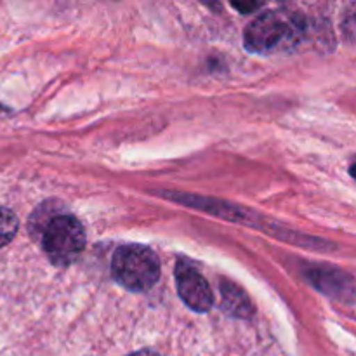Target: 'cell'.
I'll use <instances>...</instances> for the list:
<instances>
[{"label": "cell", "instance_id": "cell-2", "mask_svg": "<svg viewBox=\"0 0 356 356\" xmlns=\"http://www.w3.org/2000/svg\"><path fill=\"white\" fill-rule=\"evenodd\" d=\"M113 278L132 292L149 291L160 278V261L149 247L129 243L118 247L111 261Z\"/></svg>", "mask_w": 356, "mask_h": 356}, {"label": "cell", "instance_id": "cell-3", "mask_svg": "<svg viewBox=\"0 0 356 356\" xmlns=\"http://www.w3.org/2000/svg\"><path fill=\"white\" fill-rule=\"evenodd\" d=\"M42 249L56 266H70L86 249V229L72 214H56L42 226Z\"/></svg>", "mask_w": 356, "mask_h": 356}, {"label": "cell", "instance_id": "cell-6", "mask_svg": "<svg viewBox=\"0 0 356 356\" xmlns=\"http://www.w3.org/2000/svg\"><path fill=\"white\" fill-rule=\"evenodd\" d=\"M17 226H19V222H17L16 214L9 209L0 207V247L7 245L14 238Z\"/></svg>", "mask_w": 356, "mask_h": 356}, {"label": "cell", "instance_id": "cell-5", "mask_svg": "<svg viewBox=\"0 0 356 356\" xmlns=\"http://www.w3.org/2000/svg\"><path fill=\"white\" fill-rule=\"evenodd\" d=\"M222 301H225V308L228 309L232 315L247 316L252 312L249 298L243 294V291H240V289L233 284H222Z\"/></svg>", "mask_w": 356, "mask_h": 356}, {"label": "cell", "instance_id": "cell-1", "mask_svg": "<svg viewBox=\"0 0 356 356\" xmlns=\"http://www.w3.org/2000/svg\"><path fill=\"white\" fill-rule=\"evenodd\" d=\"M302 16L289 10H268L247 26L243 40L247 51L256 54H275L294 49L305 35Z\"/></svg>", "mask_w": 356, "mask_h": 356}, {"label": "cell", "instance_id": "cell-8", "mask_svg": "<svg viewBox=\"0 0 356 356\" xmlns=\"http://www.w3.org/2000/svg\"><path fill=\"white\" fill-rule=\"evenodd\" d=\"M129 356H160L159 353H155V351H149V350H143V351H138V353H132Z\"/></svg>", "mask_w": 356, "mask_h": 356}, {"label": "cell", "instance_id": "cell-7", "mask_svg": "<svg viewBox=\"0 0 356 356\" xmlns=\"http://www.w3.org/2000/svg\"><path fill=\"white\" fill-rule=\"evenodd\" d=\"M233 6L236 7L238 10H242V13H249L250 9H257V3H245V6H240V3H233Z\"/></svg>", "mask_w": 356, "mask_h": 356}, {"label": "cell", "instance_id": "cell-4", "mask_svg": "<svg viewBox=\"0 0 356 356\" xmlns=\"http://www.w3.org/2000/svg\"><path fill=\"white\" fill-rule=\"evenodd\" d=\"M176 287L184 305L197 313H205L214 305V294L204 275L188 263L176 264Z\"/></svg>", "mask_w": 356, "mask_h": 356}]
</instances>
